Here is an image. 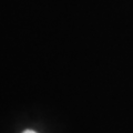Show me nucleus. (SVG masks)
<instances>
[{
	"instance_id": "nucleus-1",
	"label": "nucleus",
	"mask_w": 133,
	"mask_h": 133,
	"mask_svg": "<svg viewBox=\"0 0 133 133\" xmlns=\"http://www.w3.org/2000/svg\"><path fill=\"white\" fill-rule=\"evenodd\" d=\"M23 133H36V132H35V131H32V130H26Z\"/></svg>"
}]
</instances>
